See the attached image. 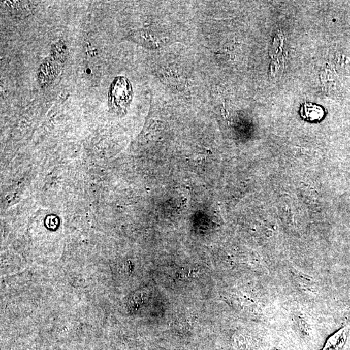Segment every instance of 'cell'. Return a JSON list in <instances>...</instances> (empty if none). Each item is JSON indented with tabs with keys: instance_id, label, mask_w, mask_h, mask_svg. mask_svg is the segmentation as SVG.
Wrapping results in <instances>:
<instances>
[{
	"instance_id": "obj_1",
	"label": "cell",
	"mask_w": 350,
	"mask_h": 350,
	"mask_svg": "<svg viewBox=\"0 0 350 350\" xmlns=\"http://www.w3.org/2000/svg\"><path fill=\"white\" fill-rule=\"evenodd\" d=\"M132 99V88L128 80L123 77H117L110 88L109 102L114 109L123 110Z\"/></svg>"
},
{
	"instance_id": "obj_2",
	"label": "cell",
	"mask_w": 350,
	"mask_h": 350,
	"mask_svg": "<svg viewBox=\"0 0 350 350\" xmlns=\"http://www.w3.org/2000/svg\"><path fill=\"white\" fill-rule=\"evenodd\" d=\"M300 115L304 120L311 122L320 121L323 119L324 110L321 106L305 103L300 110Z\"/></svg>"
},
{
	"instance_id": "obj_3",
	"label": "cell",
	"mask_w": 350,
	"mask_h": 350,
	"mask_svg": "<svg viewBox=\"0 0 350 350\" xmlns=\"http://www.w3.org/2000/svg\"><path fill=\"white\" fill-rule=\"evenodd\" d=\"M57 68L51 61H46L40 68L39 78L42 83H48L51 80L55 78Z\"/></svg>"
},
{
	"instance_id": "obj_4",
	"label": "cell",
	"mask_w": 350,
	"mask_h": 350,
	"mask_svg": "<svg viewBox=\"0 0 350 350\" xmlns=\"http://www.w3.org/2000/svg\"><path fill=\"white\" fill-rule=\"evenodd\" d=\"M271 350H279L278 349L276 348V347H274V348L271 349Z\"/></svg>"
}]
</instances>
